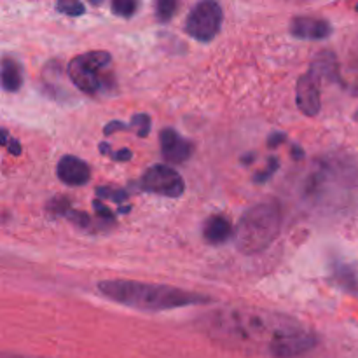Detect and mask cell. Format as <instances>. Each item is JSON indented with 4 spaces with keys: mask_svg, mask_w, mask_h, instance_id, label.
Instances as JSON below:
<instances>
[{
    "mask_svg": "<svg viewBox=\"0 0 358 358\" xmlns=\"http://www.w3.org/2000/svg\"><path fill=\"white\" fill-rule=\"evenodd\" d=\"M208 334L233 346L257 348L269 345L294 320L262 310H227L206 317Z\"/></svg>",
    "mask_w": 358,
    "mask_h": 358,
    "instance_id": "cell-1",
    "label": "cell"
},
{
    "mask_svg": "<svg viewBox=\"0 0 358 358\" xmlns=\"http://www.w3.org/2000/svg\"><path fill=\"white\" fill-rule=\"evenodd\" d=\"M101 296L140 311H168L192 304H210L212 297L191 290L133 280H107L98 283Z\"/></svg>",
    "mask_w": 358,
    "mask_h": 358,
    "instance_id": "cell-2",
    "label": "cell"
},
{
    "mask_svg": "<svg viewBox=\"0 0 358 358\" xmlns=\"http://www.w3.org/2000/svg\"><path fill=\"white\" fill-rule=\"evenodd\" d=\"M282 213L276 201L259 203L241 215L236 226V247L243 254H259L278 238Z\"/></svg>",
    "mask_w": 358,
    "mask_h": 358,
    "instance_id": "cell-3",
    "label": "cell"
},
{
    "mask_svg": "<svg viewBox=\"0 0 358 358\" xmlns=\"http://www.w3.org/2000/svg\"><path fill=\"white\" fill-rule=\"evenodd\" d=\"M112 56L107 51H90L76 56L66 66L70 80L86 94H96L101 87L100 70L110 65Z\"/></svg>",
    "mask_w": 358,
    "mask_h": 358,
    "instance_id": "cell-4",
    "label": "cell"
},
{
    "mask_svg": "<svg viewBox=\"0 0 358 358\" xmlns=\"http://www.w3.org/2000/svg\"><path fill=\"white\" fill-rule=\"evenodd\" d=\"M224 13L220 3L203 0L196 3L185 20V31L199 42H210L217 37L222 27Z\"/></svg>",
    "mask_w": 358,
    "mask_h": 358,
    "instance_id": "cell-5",
    "label": "cell"
},
{
    "mask_svg": "<svg viewBox=\"0 0 358 358\" xmlns=\"http://www.w3.org/2000/svg\"><path fill=\"white\" fill-rule=\"evenodd\" d=\"M318 339L313 332L301 327L296 320L287 325L276 334L269 345L268 353L275 358H296L311 352L317 346Z\"/></svg>",
    "mask_w": 358,
    "mask_h": 358,
    "instance_id": "cell-6",
    "label": "cell"
},
{
    "mask_svg": "<svg viewBox=\"0 0 358 358\" xmlns=\"http://www.w3.org/2000/svg\"><path fill=\"white\" fill-rule=\"evenodd\" d=\"M140 187L150 194L164 196V198H180L185 191L184 178L177 170L166 164H154L143 173Z\"/></svg>",
    "mask_w": 358,
    "mask_h": 358,
    "instance_id": "cell-7",
    "label": "cell"
},
{
    "mask_svg": "<svg viewBox=\"0 0 358 358\" xmlns=\"http://www.w3.org/2000/svg\"><path fill=\"white\" fill-rule=\"evenodd\" d=\"M159 142L163 157L171 164L185 163V161L192 156V150H194V145H192L187 138L178 135V133L171 128H164L163 131L159 133Z\"/></svg>",
    "mask_w": 358,
    "mask_h": 358,
    "instance_id": "cell-8",
    "label": "cell"
},
{
    "mask_svg": "<svg viewBox=\"0 0 358 358\" xmlns=\"http://www.w3.org/2000/svg\"><path fill=\"white\" fill-rule=\"evenodd\" d=\"M56 175L63 184L70 185V187H80V185H86L90 182L91 170L86 161L72 156V154H66L58 161Z\"/></svg>",
    "mask_w": 358,
    "mask_h": 358,
    "instance_id": "cell-9",
    "label": "cell"
},
{
    "mask_svg": "<svg viewBox=\"0 0 358 358\" xmlns=\"http://www.w3.org/2000/svg\"><path fill=\"white\" fill-rule=\"evenodd\" d=\"M290 34L306 41H324L332 35V24L324 17L296 16L290 21Z\"/></svg>",
    "mask_w": 358,
    "mask_h": 358,
    "instance_id": "cell-10",
    "label": "cell"
},
{
    "mask_svg": "<svg viewBox=\"0 0 358 358\" xmlns=\"http://www.w3.org/2000/svg\"><path fill=\"white\" fill-rule=\"evenodd\" d=\"M296 101H297V107H299V110L303 112L304 115L315 117V115L320 112L322 108L320 90H318L317 80H315L310 73L301 76L299 80H297Z\"/></svg>",
    "mask_w": 358,
    "mask_h": 358,
    "instance_id": "cell-11",
    "label": "cell"
},
{
    "mask_svg": "<svg viewBox=\"0 0 358 358\" xmlns=\"http://www.w3.org/2000/svg\"><path fill=\"white\" fill-rule=\"evenodd\" d=\"M203 236H205L206 243L222 245L233 236V226L226 217L212 215L203 226Z\"/></svg>",
    "mask_w": 358,
    "mask_h": 358,
    "instance_id": "cell-12",
    "label": "cell"
},
{
    "mask_svg": "<svg viewBox=\"0 0 358 358\" xmlns=\"http://www.w3.org/2000/svg\"><path fill=\"white\" fill-rule=\"evenodd\" d=\"M310 76L315 80H336L339 79L338 58L332 51L318 52L315 62L311 63Z\"/></svg>",
    "mask_w": 358,
    "mask_h": 358,
    "instance_id": "cell-13",
    "label": "cell"
},
{
    "mask_svg": "<svg viewBox=\"0 0 358 358\" xmlns=\"http://www.w3.org/2000/svg\"><path fill=\"white\" fill-rule=\"evenodd\" d=\"M23 86V69L17 63V59L10 58V56H3L2 58V87L6 91H17Z\"/></svg>",
    "mask_w": 358,
    "mask_h": 358,
    "instance_id": "cell-14",
    "label": "cell"
},
{
    "mask_svg": "<svg viewBox=\"0 0 358 358\" xmlns=\"http://www.w3.org/2000/svg\"><path fill=\"white\" fill-rule=\"evenodd\" d=\"M334 276L346 290H358V275L355 269L348 264H338L334 268Z\"/></svg>",
    "mask_w": 358,
    "mask_h": 358,
    "instance_id": "cell-15",
    "label": "cell"
},
{
    "mask_svg": "<svg viewBox=\"0 0 358 358\" xmlns=\"http://www.w3.org/2000/svg\"><path fill=\"white\" fill-rule=\"evenodd\" d=\"M129 124H131V131H135L136 135L145 138V136H149L152 121H150L149 114H135L131 117V121H129Z\"/></svg>",
    "mask_w": 358,
    "mask_h": 358,
    "instance_id": "cell-16",
    "label": "cell"
},
{
    "mask_svg": "<svg viewBox=\"0 0 358 358\" xmlns=\"http://www.w3.org/2000/svg\"><path fill=\"white\" fill-rule=\"evenodd\" d=\"M98 199H110L114 203H124L128 199V192L122 191V189L117 187H108V185H103V187L96 189Z\"/></svg>",
    "mask_w": 358,
    "mask_h": 358,
    "instance_id": "cell-17",
    "label": "cell"
},
{
    "mask_svg": "<svg viewBox=\"0 0 358 358\" xmlns=\"http://www.w3.org/2000/svg\"><path fill=\"white\" fill-rule=\"evenodd\" d=\"M175 10H177V2L175 0H159L156 3V16L161 23H166L173 17Z\"/></svg>",
    "mask_w": 358,
    "mask_h": 358,
    "instance_id": "cell-18",
    "label": "cell"
},
{
    "mask_svg": "<svg viewBox=\"0 0 358 358\" xmlns=\"http://www.w3.org/2000/svg\"><path fill=\"white\" fill-rule=\"evenodd\" d=\"M138 9V3L135 0H114L112 2V10L121 17H131Z\"/></svg>",
    "mask_w": 358,
    "mask_h": 358,
    "instance_id": "cell-19",
    "label": "cell"
},
{
    "mask_svg": "<svg viewBox=\"0 0 358 358\" xmlns=\"http://www.w3.org/2000/svg\"><path fill=\"white\" fill-rule=\"evenodd\" d=\"M56 10L66 16H80L84 14V3L76 2V0H62L56 3Z\"/></svg>",
    "mask_w": 358,
    "mask_h": 358,
    "instance_id": "cell-20",
    "label": "cell"
},
{
    "mask_svg": "<svg viewBox=\"0 0 358 358\" xmlns=\"http://www.w3.org/2000/svg\"><path fill=\"white\" fill-rule=\"evenodd\" d=\"M100 152L103 154V156H108L112 161H121V163H124V161H129L131 159V150L129 149H121V150H112L110 145H108L107 142H101L100 143Z\"/></svg>",
    "mask_w": 358,
    "mask_h": 358,
    "instance_id": "cell-21",
    "label": "cell"
},
{
    "mask_svg": "<svg viewBox=\"0 0 358 358\" xmlns=\"http://www.w3.org/2000/svg\"><path fill=\"white\" fill-rule=\"evenodd\" d=\"M278 168H280V161L276 159L275 156H271L268 159V170H264V171H262V173H255L254 180L257 182V184H262V182H268L269 178H271L273 175L276 173V170H278Z\"/></svg>",
    "mask_w": 358,
    "mask_h": 358,
    "instance_id": "cell-22",
    "label": "cell"
},
{
    "mask_svg": "<svg viewBox=\"0 0 358 358\" xmlns=\"http://www.w3.org/2000/svg\"><path fill=\"white\" fill-rule=\"evenodd\" d=\"M2 145L6 147V149L9 150V154H13V156H20V154H21L20 140L9 136V131H7L6 128L2 129Z\"/></svg>",
    "mask_w": 358,
    "mask_h": 358,
    "instance_id": "cell-23",
    "label": "cell"
},
{
    "mask_svg": "<svg viewBox=\"0 0 358 358\" xmlns=\"http://www.w3.org/2000/svg\"><path fill=\"white\" fill-rule=\"evenodd\" d=\"M117 131H131V124H129V122H124V121H110V122H107V126L103 128L105 136L114 135V133H117Z\"/></svg>",
    "mask_w": 358,
    "mask_h": 358,
    "instance_id": "cell-24",
    "label": "cell"
},
{
    "mask_svg": "<svg viewBox=\"0 0 358 358\" xmlns=\"http://www.w3.org/2000/svg\"><path fill=\"white\" fill-rule=\"evenodd\" d=\"M93 206H94V210H96V215L100 217V219H103V220H114V213H112V210L107 208V206H105L103 203L100 201V199H96V201H93Z\"/></svg>",
    "mask_w": 358,
    "mask_h": 358,
    "instance_id": "cell-25",
    "label": "cell"
},
{
    "mask_svg": "<svg viewBox=\"0 0 358 358\" xmlns=\"http://www.w3.org/2000/svg\"><path fill=\"white\" fill-rule=\"evenodd\" d=\"M285 140H287L285 133H273V135H269L268 138V147L269 149H275V147H278L280 143H283Z\"/></svg>",
    "mask_w": 358,
    "mask_h": 358,
    "instance_id": "cell-26",
    "label": "cell"
},
{
    "mask_svg": "<svg viewBox=\"0 0 358 358\" xmlns=\"http://www.w3.org/2000/svg\"><path fill=\"white\" fill-rule=\"evenodd\" d=\"M292 152H296V154H294V157H296V159H303V157H304V150H303V149H301V147L294 145Z\"/></svg>",
    "mask_w": 358,
    "mask_h": 358,
    "instance_id": "cell-27",
    "label": "cell"
},
{
    "mask_svg": "<svg viewBox=\"0 0 358 358\" xmlns=\"http://www.w3.org/2000/svg\"><path fill=\"white\" fill-rule=\"evenodd\" d=\"M254 159H255V156H254V154H250V152H248V156L241 157V163L248 164V163H252V161H254Z\"/></svg>",
    "mask_w": 358,
    "mask_h": 358,
    "instance_id": "cell-28",
    "label": "cell"
},
{
    "mask_svg": "<svg viewBox=\"0 0 358 358\" xmlns=\"http://www.w3.org/2000/svg\"><path fill=\"white\" fill-rule=\"evenodd\" d=\"M2 358H34V357H21V355H9V353H3Z\"/></svg>",
    "mask_w": 358,
    "mask_h": 358,
    "instance_id": "cell-29",
    "label": "cell"
},
{
    "mask_svg": "<svg viewBox=\"0 0 358 358\" xmlns=\"http://www.w3.org/2000/svg\"><path fill=\"white\" fill-rule=\"evenodd\" d=\"M355 119H357V121H358V112H357V114H355Z\"/></svg>",
    "mask_w": 358,
    "mask_h": 358,
    "instance_id": "cell-30",
    "label": "cell"
},
{
    "mask_svg": "<svg viewBox=\"0 0 358 358\" xmlns=\"http://www.w3.org/2000/svg\"><path fill=\"white\" fill-rule=\"evenodd\" d=\"M355 9H357V10H358V6H357V7H355Z\"/></svg>",
    "mask_w": 358,
    "mask_h": 358,
    "instance_id": "cell-31",
    "label": "cell"
}]
</instances>
